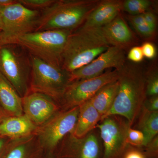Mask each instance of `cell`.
Wrapping results in <instances>:
<instances>
[{
    "label": "cell",
    "instance_id": "6da1fadb",
    "mask_svg": "<svg viewBox=\"0 0 158 158\" xmlns=\"http://www.w3.org/2000/svg\"><path fill=\"white\" fill-rule=\"evenodd\" d=\"M117 81L118 87L116 98L101 120L107 116L117 115L127 119L132 127L147 98L145 72L135 63L126 62L122 69L118 71Z\"/></svg>",
    "mask_w": 158,
    "mask_h": 158
},
{
    "label": "cell",
    "instance_id": "7a4b0ae2",
    "mask_svg": "<svg viewBox=\"0 0 158 158\" xmlns=\"http://www.w3.org/2000/svg\"><path fill=\"white\" fill-rule=\"evenodd\" d=\"M110 46L101 28L80 27L68 37L62 54L61 67L71 73L88 65Z\"/></svg>",
    "mask_w": 158,
    "mask_h": 158
},
{
    "label": "cell",
    "instance_id": "3957f363",
    "mask_svg": "<svg viewBox=\"0 0 158 158\" xmlns=\"http://www.w3.org/2000/svg\"><path fill=\"white\" fill-rule=\"evenodd\" d=\"M100 0H55L40 11L34 31L69 30L83 24Z\"/></svg>",
    "mask_w": 158,
    "mask_h": 158
},
{
    "label": "cell",
    "instance_id": "277c9868",
    "mask_svg": "<svg viewBox=\"0 0 158 158\" xmlns=\"http://www.w3.org/2000/svg\"><path fill=\"white\" fill-rule=\"evenodd\" d=\"M72 32L69 30L34 31L20 37L16 44L28 51L31 56L61 67L62 54Z\"/></svg>",
    "mask_w": 158,
    "mask_h": 158
},
{
    "label": "cell",
    "instance_id": "5b68a950",
    "mask_svg": "<svg viewBox=\"0 0 158 158\" xmlns=\"http://www.w3.org/2000/svg\"><path fill=\"white\" fill-rule=\"evenodd\" d=\"M31 67L32 92L43 94L59 102L72 82L70 73L32 56Z\"/></svg>",
    "mask_w": 158,
    "mask_h": 158
},
{
    "label": "cell",
    "instance_id": "8992f818",
    "mask_svg": "<svg viewBox=\"0 0 158 158\" xmlns=\"http://www.w3.org/2000/svg\"><path fill=\"white\" fill-rule=\"evenodd\" d=\"M40 11L32 10L17 2L2 9L3 27L0 47L16 44L20 37L34 32Z\"/></svg>",
    "mask_w": 158,
    "mask_h": 158
},
{
    "label": "cell",
    "instance_id": "52a82bcc",
    "mask_svg": "<svg viewBox=\"0 0 158 158\" xmlns=\"http://www.w3.org/2000/svg\"><path fill=\"white\" fill-rule=\"evenodd\" d=\"M118 71H106L92 78L73 81L69 85L59 102L63 111L79 106L90 99L102 88L118 80Z\"/></svg>",
    "mask_w": 158,
    "mask_h": 158
},
{
    "label": "cell",
    "instance_id": "ba28073f",
    "mask_svg": "<svg viewBox=\"0 0 158 158\" xmlns=\"http://www.w3.org/2000/svg\"><path fill=\"white\" fill-rule=\"evenodd\" d=\"M96 126L103 143L102 158H122L128 146L127 136L130 126L127 119L112 115L102 119Z\"/></svg>",
    "mask_w": 158,
    "mask_h": 158
},
{
    "label": "cell",
    "instance_id": "9c48e42d",
    "mask_svg": "<svg viewBox=\"0 0 158 158\" xmlns=\"http://www.w3.org/2000/svg\"><path fill=\"white\" fill-rule=\"evenodd\" d=\"M79 112V107H75L58 113L47 122L40 131L43 148L53 153L59 142L65 136L73 132Z\"/></svg>",
    "mask_w": 158,
    "mask_h": 158
},
{
    "label": "cell",
    "instance_id": "30bf717a",
    "mask_svg": "<svg viewBox=\"0 0 158 158\" xmlns=\"http://www.w3.org/2000/svg\"><path fill=\"white\" fill-rule=\"evenodd\" d=\"M21 57L8 45L0 47V73L22 98L27 94V68Z\"/></svg>",
    "mask_w": 158,
    "mask_h": 158
},
{
    "label": "cell",
    "instance_id": "8fae6325",
    "mask_svg": "<svg viewBox=\"0 0 158 158\" xmlns=\"http://www.w3.org/2000/svg\"><path fill=\"white\" fill-rule=\"evenodd\" d=\"M126 63L125 51L114 46H110L92 62L70 73L71 81L92 78L99 76L111 68L119 71Z\"/></svg>",
    "mask_w": 158,
    "mask_h": 158
},
{
    "label": "cell",
    "instance_id": "7c38bea8",
    "mask_svg": "<svg viewBox=\"0 0 158 158\" xmlns=\"http://www.w3.org/2000/svg\"><path fill=\"white\" fill-rule=\"evenodd\" d=\"M70 135L67 144L55 154L56 158H102V150L95 131L93 130L81 138Z\"/></svg>",
    "mask_w": 158,
    "mask_h": 158
},
{
    "label": "cell",
    "instance_id": "4fadbf2b",
    "mask_svg": "<svg viewBox=\"0 0 158 158\" xmlns=\"http://www.w3.org/2000/svg\"><path fill=\"white\" fill-rule=\"evenodd\" d=\"M23 111L35 125L45 123L57 114L59 107L53 99L38 92L27 94L23 98Z\"/></svg>",
    "mask_w": 158,
    "mask_h": 158
},
{
    "label": "cell",
    "instance_id": "5bb4252c",
    "mask_svg": "<svg viewBox=\"0 0 158 158\" xmlns=\"http://www.w3.org/2000/svg\"><path fill=\"white\" fill-rule=\"evenodd\" d=\"M101 28L107 41L111 46L125 51L137 43V38L121 13L111 22Z\"/></svg>",
    "mask_w": 158,
    "mask_h": 158
},
{
    "label": "cell",
    "instance_id": "9a60e30c",
    "mask_svg": "<svg viewBox=\"0 0 158 158\" xmlns=\"http://www.w3.org/2000/svg\"><path fill=\"white\" fill-rule=\"evenodd\" d=\"M122 3L123 1L119 0L101 1L81 27L101 28L108 24L120 14Z\"/></svg>",
    "mask_w": 158,
    "mask_h": 158
},
{
    "label": "cell",
    "instance_id": "2e32d148",
    "mask_svg": "<svg viewBox=\"0 0 158 158\" xmlns=\"http://www.w3.org/2000/svg\"><path fill=\"white\" fill-rule=\"evenodd\" d=\"M36 125L27 116H10L0 121V136L11 138L29 135L36 129Z\"/></svg>",
    "mask_w": 158,
    "mask_h": 158
},
{
    "label": "cell",
    "instance_id": "e0dca14e",
    "mask_svg": "<svg viewBox=\"0 0 158 158\" xmlns=\"http://www.w3.org/2000/svg\"><path fill=\"white\" fill-rule=\"evenodd\" d=\"M79 107L77 121L72 134L75 138H81L96 128L99 122L101 120L102 116L91 105L89 100Z\"/></svg>",
    "mask_w": 158,
    "mask_h": 158
},
{
    "label": "cell",
    "instance_id": "ac0fdd59",
    "mask_svg": "<svg viewBox=\"0 0 158 158\" xmlns=\"http://www.w3.org/2000/svg\"><path fill=\"white\" fill-rule=\"evenodd\" d=\"M0 104L11 116H20L23 112V98L0 73Z\"/></svg>",
    "mask_w": 158,
    "mask_h": 158
},
{
    "label": "cell",
    "instance_id": "d6986e66",
    "mask_svg": "<svg viewBox=\"0 0 158 158\" xmlns=\"http://www.w3.org/2000/svg\"><path fill=\"white\" fill-rule=\"evenodd\" d=\"M118 81L113 82L102 88L90 99L91 105L102 117L110 110L114 101L118 90Z\"/></svg>",
    "mask_w": 158,
    "mask_h": 158
},
{
    "label": "cell",
    "instance_id": "ffe728a7",
    "mask_svg": "<svg viewBox=\"0 0 158 158\" xmlns=\"http://www.w3.org/2000/svg\"><path fill=\"white\" fill-rule=\"evenodd\" d=\"M138 118V130L144 135V147L158 135V111L150 112L142 109Z\"/></svg>",
    "mask_w": 158,
    "mask_h": 158
},
{
    "label": "cell",
    "instance_id": "44dd1931",
    "mask_svg": "<svg viewBox=\"0 0 158 158\" xmlns=\"http://www.w3.org/2000/svg\"><path fill=\"white\" fill-rule=\"evenodd\" d=\"M43 150L27 144H9L3 158H43Z\"/></svg>",
    "mask_w": 158,
    "mask_h": 158
},
{
    "label": "cell",
    "instance_id": "7402d4cb",
    "mask_svg": "<svg viewBox=\"0 0 158 158\" xmlns=\"http://www.w3.org/2000/svg\"><path fill=\"white\" fill-rule=\"evenodd\" d=\"M152 4L150 0H125L123 1L122 10L130 15L142 14L150 11Z\"/></svg>",
    "mask_w": 158,
    "mask_h": 158
},
{
    "label": "cell",
    "instance_id": "603a6c76",
    "mask_svg": "<svg viewBox=\"0 0 158 158\" xmlns=\"http://www.w3.org/2000/svg\"><path fill=\"white\" fill-rule=\"evenodd\" d=\"M147 98L158 95V71L156 64H153L145 72Z\"/></svg>",
    "mask_w": 158,
    "mask_h": 158
},
{
    "label": "cell",
    "instance_id": "cb8c5ba5",
    "mask_svg": "<svg viewBox=\"0 0 158 158\" xmlns=\"http://www.w3.org/2000/svg\"><path fill=\"white\" fill-rule=\"evenodd\" d=\"M144 141V135L141 131L134 129L130 127L128 128L127 136L128 144L136 148L143 147Z\"/></svg>",
    "mask_w": 158,
    "mask_h": 158
},
{
    "label": "cell",
    "instance_id": "d4e9b609",
    "mask_svg": "<svg viewBox=\"0 0 158 158\" xmlns=\"http://www.w3.org/2000/svg\"><path fill=\"white\" fill-rule=\"evenodd\" d=\"M55 0H18V2L25 7L32 10H44L51 6Z\"/></svg>",
    "mask_w": 158,
    "mask_h": 158
},
{
    "label": "cell",
    "instance_id": "484cf974",
    "mask_svg": "<svg viewBox=\"0 0 158 158\" xmlns=\"http://www.w3.org/2000/svg\"><path fill=\"white\" fill-rule=\"evenodd\" d=\"M144 147L142 151L146 158H158V135L153 138Z\"/></svg>",
    "mask_w": 158,
    "mask_h": 158
},
{
    "label": "cell",
    "instance_id": "4316f807",
    "mask_svg": "<svg viewBox=\"0 0 158 158\" xmlns=\"http://www.w3.org/2000/svg\"><path fill=\"white\" fill-rule=\"evenodd\" d=\"M133 27L141 37L146 39L153 38L155 35L156 29L153 28L146 23Z\"/></svg>",
    "mask_w": 158,
    "mask_h": 158
},
{
    "label": "cell",
    "instance_id": "83f0119b",
    "mask_svg": "<svg viewBox=\"0 0 158 158\" xmlns=\"http://www.w3.org/2000/svg\"><path fill=\"white\" fill-rule=\"evenodd\" d=\"M141 46H135L130 48L127 55V59L133 63H137L141 62L144 59Z\"/></svg>",
    "mask_w": 158,
    "mask_h": 158
},
{
    "label": "cell",
    "instance_id": "f1b7e54d",
    "mask_svg": "<svg viewBox=\"0 0 158 158\" xmlns=\"http://www.w3.org/2000/svg\"><path fill=\"white\" fill-rule=\"evenodd\" d=\"M141 47L144 57L148 59H153L155 58L156 56V49L152 43L145 42Z\"/></svg>",
    "mask_w": 158,
    "mask_h": 158
},
{
    "label": "cell",
    "instance_id": "f546056e",
    "mask_svg": "<svg viewBox=\"0 0 158 158\" xmlns=\"http://www.w3.org/2000/svg\"><path fill=\"white\" fill-rule=\"evenodd\" d=\"M122 158H146L142 150L128 145Z\"/></svg>",
    "mask_w": 158,
    "mask_h": 158
},
{
    "label": "cell",
    "instance_id": "4dcf8cb0",
    "mask_svg": "<svg viewBox=\"0 0 158 158\" xmlns=\"http://www.w3.org/2000/svg\"><path fill=\"white\" fill-rule=\"evenodd\" d=\"M142 109L150 111H158V95L147 98L144 101Z\"/></svg>",
    "mask_w": 158,
    "mask_h": 158
},
{
    "label": "cell",
    "instance_id": "1f68e13d",
    "mask_svg": "<svg viewBox=\"0 0 158 158\" xmlns=\"http://www.w3.org/2000/svg\"><path fill=\"white\" fill-rule=\"evenodd\" d=\"M144 20L146 23L153 28L156 30V16L152 11H148L143 13Z\"/></svg>",
    "mask_w": 158,
    "mask_h": 158
},
{
    "label": "cell",
    "instance_id": "d6a6232c",
    "mask_svg": "<svg viewBox=\"0 0 158 158\" xmlns=\"http://www.w3.org/2000/svg\"><path fill=\"white\" fill-rule=\"evenodd\" d=\"M127 18L133 27L145 23L143 14L137 15H129L127 17Z\"/></svg>",
    "mask_w": 158,
    "mask_h": 158
},
{
    "label": "cell",
    "instance_id": "836d02e7",
    "mask_svg": "<svg viewBox=\"0 0 158 158\" xmlns=\"http://www.w3.org/2000/svg\"><path fill=\"white\" fill-rule=\"evenodd\" d=\"M7 138L0 136V158H3L9 144H7Z\"/></svg>",
    "mask_w": 158,
    "mask_h": 158
},
{
    "label": "cell",
    "instance_id": "e575fe53",
    "mask_svg": "<svg viewBox=\"0 0 158 158\" xmlns=\"http://www.w3.org/2000/svg\"><path fill=\"white\" fill-rule=\"evenodd\" d=\"M17 1L15 0H0V7H5L10 6L17 2Z\"/></svg>",
    "mask_w": 158,
    "mask_h": 158
},
{
    "label": "cell",
    "instance_id": "d590c367",
    "mask_svg": "<svg viewBox=\"0 0 158 158\" xmlns=\"http://www.w3.org/2000/svg\"><path fill=\"white\" fill-rule=\"evenodd\" d=\"M43 158H56V156H55L54 153L47 152L45 154Z\"/></svg>",
    "mask_w": 158,
    "mask_h": 158
},
{
    "label": "cell",
    "instance_id": "8d00e7d4",
    "mask_svg": "<svg viewBox=\"0 0 158 158\" xmlns=\"http://www.w3.org/2000/svg\"><path fill=\"white\" fill-rule=\"evenodd\" d=\"M2 13H1V12H0V31H2Z\"/></svg>",
    "mask_w": 158,
    "mask_h": 158
},
{
    "label": "cell",
    "instance_id": "74e56055",
    "mask_svg": "<svg viewBox=\"0 0 158 158\" xmlns=\"http://www.w3.org/2000/svg\"><path fill=\"white\" fill-rule=\"evenodd\" d=\"M2 7H0V12L2 11Z\"/></svg>",
    "mask_w": 158,
    "mask_h": 158
},
{
    "label": "cell",
    "instance_id": "f35d334b",
    "mask_svg": "<svg viewBox=\"0 0 158 158\" xmlns=\"http://www.w3.org/2000/svg\"><path fill=\"white\" fill-rule=\"evenodd\" d=\"M1 112H0V118H1Z\"/></svg>",
    "mask_w": 158,
    "mask_h": 158
}]
</instances>
